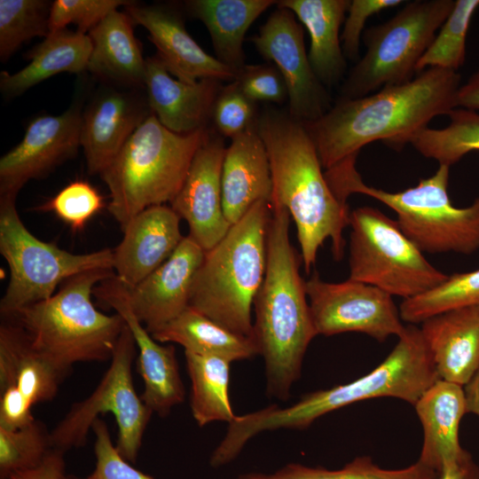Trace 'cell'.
<instances>
[{
    "mask_svg": "<svg viewBox=\"0 0 479 479\" xmlns=\"http://www.w3.org/2000/svg\"><path fill=\"white\" fill-rule=\"evenodd\" d=\"M460 85L458 72L427 68L407 82L339 98L319 119L304 125L326 170L374 141L402 148L409 136L457 107Z\"/></svg>",
    "mask_w": 479,
    "mask_h": 479,
    "instance_id": "cell-1",
    "label": "cell"
},
{
    "mask_svg": "<svg viewBox=\"0 0 479 479\" xmlns=\"http://www.w3.org/2000/svg\"><path fill=\"white\" fill-rule=\"evenodd\" d=\"M256 129L271 166V202L285 207L294 219L305 271L309 272L316 263L327 239L334 259L341 260L342 232L349 226L350 211L331 189L304 123L271 109L256 119Z\"/></svg>",
    "mask_w": 479,
    "mask_h": 479,
    "instance_id": "cell-2",
    "label": "cell"
},
{
    "mask_svg": "<svg viewBox=\"0 0 479 479\" xmlns=\"http://www.w3.org/2000/svg\"><path fill=\"white\" fill-rule=\"evenodd\" d=\"M271 204L266 240V269L255 294L254 337L265 365L266 393L287 401L291 388L302 374L306 350L318 335L305 281L300 275L302 263L289 239L290 215Z\"/></svg>",
    "mask_w": 479,
    "mask_h": 479,
    "instance_id": "cell-3",
    "label": "cell"
},
{
    "mask_svg": "<svg viewBox=\"0 0 479 479\" xmlns=\"http://www.w3.org/2000/svg\"><path fill=\"white\" fill-rule=\"evenodd\" d=\"M420 328L405 326L388 357L367 374L346 384L310 392L286 407L271 404L237 416L228 427L237 448L259 433L279 428L304 429L321 416L359 401L395 397L412 405L439 380Z\"/></svg>",
    "mask_w": 479,
    "mask_h": 479,
    "instance_id": "cell-4",
    "label": "cell"
},
{
    "mask_svg": "<svg viewBox=\"0 0 479 479\" xmlns=\"http://www.w3.org/2000/svg\"><path fill=\"white\" fill-rule=\"evenodd\" d=\"M113 271L74 276L49 299L3 319L19 326L35 349L67 374L77 363L111 360L125 322L118 313L97 310L91 295L100 282L114 275Z\"/></svg>",
    "mask_w": 479,
    "mask_h": 479,
    "instance_id": "cell-5",
    "label": "cell"
},
{
    "mask_svg": "<svg viewBox=\"0 0 479 479\" xmlns=\"http://www.w3.org/2000/svg\"><path fill=\"white\" fill-rule=\"evenodd\" d=\"M350 156L326 170L334 194L343 202L352 193L373 198L390 208L403 233L422 253L471 255L479 249V197L466 208L455 207L449 197L450 167L439 165L415 186L390 192L367 185Z\"/></svg>",
    "mask_w": 479,
    "mask_h": 479,
    "instance_id": "cell-6",
    "label": "cell"
},
{
    "mask_svg": "<svg viewBox=\"0 0 479 479\" xmlns=\"http://www.w3.org/2000/svg\"><path fill=\"white\" fill-rule=\"evenodd\" d=\"M271 204L259 200L205 251L195 274L189 307L245 336H254L251 309L266 269Z\"/></svg>",
    "mask_w": 479,
    "mask_h": 479,
    "instance_id": "cell-7",
    "label": "cell"
},
{
    "mask_svg": "<svg viewBox=\"0 0 479 479\" xmlns=\"http://www.w3.org/2000/svg\"><path fill=\"white\" fill-rule=\"evenodd\" d=\"M201 129L177 134L151 114L99 174L110 192L108 212L122 230L142 210L171 202L208 137Z\"/></svg>",
    "mask_w": 479,
    "mask_h": 479,
    "instance_id": "cell-8",
    "label": "cell"
},
{
    "mask_svg": "<svg viewBox=\"0 0 479 479\" xmlns=\"http://www.w3.org/2000/svg\"><path fill=\"white\" fill-rule=\"evenodd\" d=\"M16 198L0 196V253L10 279L0 301L3 318L49 299L60 283L97 269L114 270V249L74 254L41 240L23 224Z\"/></svg>",
    "mask_w": 479,
    "mask_h": 479,
    "instance_id": "cell-9",
    "label": "cell"
},
{
    "mask_svg": "<svg viewBox=\"0 0 479 479\" xmlns=\"http://www.w3.org/2000/svg\"><path fill=\"white\" fill-rule=\"evenodd\" d=\"M455 4L454 0L409 1L391 19L365 30V52L341 88V98H356L412 80L418 61Z\"/></svg>",
    "mask_w": 479,
    "mask_h": 479,
    "instance_id": "cell-10",
    "label": "cell"
},
{
    "mask_svg": "<svg viewBox=\"0 0 479 479\" xmlns=\"http://www.w3.org/2000/svg\"><path fill=\"white\" fill-rule=\"evenodd\" d=\"M349 226V279L407 300L448 278L428 262L396 220L378 208L365 206L350 211Z\"/></svg>",
    "mask_w": 479,
    "mask_h": 479,
    "instance_id": "cell-11",
    "label": "cell"
},
{
    "mask_svg": "<svg viewBox=\"0 0 479 479\" xmlns=\"http://www.w3.org/2000/svg\"><path fill=\"white\" fill-rule=\"evenodd\" d=\"M136 352L134 337L125 324L98 385L89 397L73 404L50 431L52 448L66 452L83 446L99 415L111 412L118 427L116 449L127 461L136 462L153 414L134 388L132 364Z\"/></svg>",
    "mask_w": 479,
    "mask_h": 479,
    "instance_id": "cell-12",
    "label": "cell"
},
{
    "mask_svg": "<svg viewBox=\"0 0 479 479\" xmlns=\"http://www.w3.org/2000/svg\"><path fill=\"white\" fill-rule=\"evenodd\" d=\"M305 289L317 334L357 332L384 342L405 329L392 296L373 286L350 279L326 282L314 273Z\"/></svg>",
    "mask_w": 479,
    "mask_h": 479,
    "instance_id": "cell-13",
    "label": "cell"
},
{
    "mask_svg": "<svg viewBox=\"0 0 479 479\" xmlns=\"http://www.w3.org/2000/svg\"><path fill=\"white\" fill-rule=\"evenodd\" d=\"M84 89L82 84L70 106L61 114L34 118L22 140L1 157L0 196L17 197L29 180L45 177L77 153Z\"/></svg>",
    "mask_w": 479,
    "mask_h": 479,
    "instance_id": "cell-14",
    "label": "cell"
},
{
    "mask_svg": "<svg viewBox=\"0 0 479 479\" xmlns=\"http://www.w3.org/2000/svg\"><path fill=\"white\" fill-rule=\"evenodd\" d=\"M258 52L271 61L287 87L288 114L309 123L331 107L326 86L316 76L305 50L303 29L292 11L279 6L250 38Z\"/></svg>",
    "mask_w": 479,
    "mask_h": 479,
    "instance_id": "cell-15",
    "label": "cell"
},
{
    "mask_svg": "<svg viewBox=\"0 0 479 479\" xmlns=\"http://www.w3.org/2000/svg\"><path fill=\"white\" fill-rule=\"evenodd\" d=\"M93 294L124 319L138 353L137 371L144 383L140 397L153 413L166 417L185 397L175 347L161 345L153 338L132 311L127 287L115 274L100 282L94 288Z\"/></svg>",
    "mask_w": 479,
    "mask_h": 479,
    "instance_id": "cell-16",
    "label": "cell"
},
{
    "mask_svg": "<svg viewBox=\"0 0 479 479\" xmlns=\"http://www.w3.org/2000/svg\"><path fill=\"white\" fill-rule=\"evenodd\" d=\"M141 90L102 83L84 107L81 146L90 175H99L152 114Z\"/></svg>",
    "mask_w": 479,
    "mask_h": 479,
    "instance_id": "cell-17",
    "label": "cell"
},
{
    "mask_svg": "<svg viewBox=\"0 0 479 479\" xmlns=\"http://www.w3.org/2000/svg\"><path fill=\"white\" fill-rule=\"evenodd\" d=\"M226 147L210 134L196 152L185 182L170 207L189 227L188 236L204 251L228 232L222 200V168Z\"/></svg>",
    "mask_w": 479,
    "mask_h": 479,
    "instance_id": "cell-18",
    "label": "cell"
},
{
    "mask_svg": "<svg viewBox=\"0 0 479 479\" xmlns=\"http://www.w3.org/2000/svg\"><path fill=\"white\" fill-rule=\"evenodd\" d=\"M134 24L144 27L157 49V57L177 80L194 83L202 79L233 82L237 71L206 52L185 29L182 16L166 5L125 6Z\"/></svg>",
    "mask_w": 479,
    "mask_h": 479,
    "instance_id": "cell-19",
    "label": "cell"
},
{
    "mask_svg": "<svg viewBox=\"0 0 479 479\" xmlns=\"http://www.w3.org/2000/svg\"><path fill=\"white\" fill-rule=\"evenodd\" d=\"M205 251L189 236L156 270L132 288L128 299L137 319L151 333L188 306L192 282Z\"/></svg>",
    "mask_w": 479,
    "mask_h": 479,
    "instance_id": "cell-20",
    "label": "cell"
},
{
    "mask_svg": "<svg viewBox=\"0 0 479 479\" xmlns=\"http://www.w3.org/2000/svg\"><path fill=\"white\" fill-rule=\"evenodd\" d=\"M180 219L171 207L156 205L137 214L122 229L113 267L127 288L137 286L177 249L184 239Z\"/></svg>",
    "mask_w": 479,
    "mask_h": 479,
    "instance_id": "cell-21",
    "label": "cell"
},
{
    "mask_svg": "<svg viewBox=\"0 0 479 479\" xmlns=\"http://www.w3.org/2000/svg\"><path fill=\"white\" fill-rule=\"evenodd\" d=\"M145 59V92L152 114L165 128L177 134L205 129L221 90L220 81L185 82L172 78L157 56Z\"/></svg>",
    "mask_w": 479,
    "mask_h": 479,
    "instance_id": "cell-22",
    "label": "cell"
},
{
    "mask_svg": "<svg viewBox=\"0 0 479 479\" xmlns=\"http://www.w3.org/2000/svg\"><path fill=\"white\" fill-rule=\"evenodd\" d=\"M222 200L231 225L259 200L271 202L272 178L267 151L256 122L232 138L222 168Z\"/></svg>",
    "mask_w": 479,
    "mask_h": 479,
    "instance_id": "cell-23",
    "label": "cell"
},
{
    "mask_svg": "<svg viewBox=\"0 0 479 479\" xmlns=\"http://www.w3.org/2000/svg\"><path fill=\"white\" fill-rule=\"evenodd\" d=\"M420 328L439 378L466 386L479 370V305L435 315Z\"/></svg>",
    "mask_w": 479,
    "mask_h": 479,
    "instance_id": "cell-24",
    "label": "cell"
},
{
    "mask_svg": "<svg viewBox=\"0 0 479 479\" xmlns=\"http://www.w3.org/2000/svg\"><path fill=\"white\" fill-rule=\"evenodd\" d=\"M423 429L418 461L438 472L465 452L459 441V423L467 413L462 386L439 379L413 405Z\"/></svg>",
    "mask_w": 479,
    "mask_h": 479,
    "instance_id": "cell-25",
    "label": "cell"
},
{
    "mask_svg": "<svg viewBox=\"0 0 479 479\" xmlns=\"http://www.w3.org/2000/svg\"><path fill=\"white\" fill-rule=\"evenodd\" d=\"M126 12L115 10L89 33L92 51L87 71L102 83L145 89L146 59Z\"/></svg>",
    "mask_w": 479,
    "mask_h": 479,
    "instance_id": "cell-26",
    "label": "cell"
},
{
    "mask_svg": "<svg viewBox=\"0 0 479 479\" xmlns=\"http://www.w3.org/2000/svg\"><path fill=\"white\" fill-rule=\"evenodd\" d=\"M67 376L33 348L19 326L4 319L0 326V389L16 387L34 406L54 399Z\"/></svg>",
    "mask_w": 479,
    "mask_h": 479,
    "instance_id": "cell-27",
    "label": "cell"
},
{
    "mask_svg": "<svg viewBox=\"0 0 479 479\" xmlns=\"http://www.w3.org/2000/svg\"><path fill=\"white\" fill-rule=\"evenodd\" d=\"M349 3L350 0H283L277 4L292 11L306 27L310 39L309 60L325 86L336 84L345 73L340 28Z\"/></svg>",
    "mask_w": 479,
    "mask_h": 479,
    "instance_id": "cell-28",
    "label": "cell"
},
{
    "mask_svg": "<svg viewBox=\"0 0 479 479\" xmlns=\"http://www.w3.org/2000/svg\"><path fill=\"white\" fill-rule=\"evenodd\" d=\"M92 51L88 34L64 28L48 35L29 51L30 61L20 71L0 74V90L5 98L18 97L31 87L63 72L81 75L87 71Z\"/></svg>",
    "mask_w": 479,
    "mask_h": 479,
    "instance_id": "cell-29",
    "label": "cell"
},
{
    "mask_svg": "<svg viewBox=\"0 0 479 479\" xmlns=\"http://www.w3.org/2000/svg\"><path fill=\"white\" fill-rule=\"evenodd\" d=\"M273 0H192L187 10L208 30L217 59L237 72L245 66L242 45L252 23Z\"/></svg>",
    "mask_w": 479,
    "mask_h": 479,
    "instance_id": "cell-30",
    "label": "cell"
},
{
    "mask_svg": "<svg viewBox=\"0 0 479 479\" xmlns=\"http://www.w3.org/2000/svg\"><path fill=\"white\" fill-rule=\"evenodd\" d=\"M158 342H174L185 351L234 362L260 355L254 336L233 333L191 307L150 333Z\"/></svg>",
    "mask_w": 479,
    "mask_h": 479,
    "instance_id": "cell-31",
    "label": "cell"
},
{
    "mask_svg": "<svg viewBox=\"0 0 479 479\" xmlns=\"http://www.w3.org/2000/svg\"><path fill=\"white\" fill-rule=\"evenodd\" d=\"M192 383L191 410L200 427L213 421L232 422L236 415L229 399L231 362L209 355L185 351Z\"/></svg>",
    "mask_w": 479,
    "mask_h": 479,
    "instance_id": "cell-32",
    "label": "cell"
},
{
    "mask_svg": "<svg viewBox=\"0 0 479 479\" xmlns=\"http://www.w3.org/2000/svg\"><path fill=\"white\" fill-rule=\"evenodd\" d=\"M447 115L450 122L445 128L428 126L409 136L404 144L412 145L421 155L439 165L451 167L466 154L479 151V113L456 107Z\"/></svg>",
    "mask_w": 479,
    "mask_h": 479,
    "instance_id": "cell-33",
    "label": "cell"
},
{
    "mask_svg": "<svg viewBox=\"0 0 479 479\" xmlns=\"http://www.w3.org/2000/svg\"><path fill=\"white\" fill-rule=\"evenodd\" d=\"M441 475L420 461L399 469H386L368 456H360L336 470L290 463L274 473H247L237 479H439Z\"/></svg>",
    "mask_w": 479,
    "mask_h": 479,
    "instance_id": "cell-34",
    "label": "cell"
},
{
    "mask_svg": "<svg viewBox=\"0 0 479 479\" xmlns=\"http://www.w3.org/2000/svg\"><path fill=\"white\" fill-rule=\"evenodd\" d=\"M476 305H479V269L448 275L436 287L403 300L399 311L403 321L416 325L448 310Z\"/></svg>",
    "mask_w": 479,
    "mask_h": 479,
    "instance_id": "cell-35",
    "label": "cell"
},
{
    "mask_svg": "<svg viewBox=\"0 0 479 479\" xmlns=\"http://www.w3.org/2000/svg\"><path fill=\"white\" fill-rule=\"evenodd\" d=\"M479 0H456L433 42L418 61L416 72L438 67L458 72L466 59V42Z\"/></svg>",
    "mask_w": 479,
    "mask_h": 479,
    "instance_id": "cell-36",
    "label": "cell"
},
{
    "mask_svg": "<svg viewBox=\"0 0 479 479\" xmlns=\"http://www.w3.org/2000/svg\"><path fill=\"white\" fill-rule=\"evenodd\" d=\"M45 0H0V59L6 62L35 36H48L51 7Z\"/></svg>",
    "mask_w": 479,
    "mask_h": 479,
    "instance_id": "cell-37",
    "label": "cell"
},
{
    "mask_svg": "<svg viewBox=\"0 0 479 479\" xmlns=\"http://www.w3.org/2000/svg\"><path fill=\"white\" fill-rule=\"evenodd\" d=\"M51 449L50 431L40 420L16 430L0 428V479L38 467Z\"/></svg>",
    "mask_w": 479,
    "mask_h": 479,
    "instance_id": "cell-38",
    "label": "cell"
},
{
    "mask_svg": "<svg viewBox=\"0 0 479 479\" xmlns=\"http://www.w3.org/2000/svg\"><path fill=\"white\" fill-rule=\"evenodd\" d=\"M104 207L99 192L88 182L74 181L38 208L53 212L73 230H81Z\"/></svg>",
    "mask_w": 479,
    "mask_h": 479,
    "instance_id": "cell-39",
    "label": "cell"
},
{
    "mask_svg": "<svg viewBox=\"0 0 479 479\" xmlns=\"http://www.w3.org/2000/svg\"><path fill=\"white\" fill-rule=\"evenodd\" d=\"M133 1L125 0H55L49 16L50 34L76 25V30L89 33L110 12Z\"/></svg>",
    "mask_w": 479,
    "mask_h": 479,
    "instance_id": "cell-40",
    "label": "cell"
},
{
    "mask_svg": "<svg viewBox=\"0 0 479 479\" xmlns=\"http://www.w3.org/2000/svg\"><path fill=\"white\" fill-rule=\"evenodd\" d=\"M255 102L246 97L233 81L221 89L212 116L218 131L233 138L256 122Z\"/></svg>",
    "mask_w": 479,
    "mask_h": 479,
    "instance_id": "cell-41",
    "label": "cell"
},
{
    "mask_svg": "<svg viewBox=\"0 0 479 479\" xmlns=\"http://www.w3.org/2000/svg\"><path fill=\"white\" fill-rule=\"evenodd\" d=\"M95 436L94 470L85 479H153L133 467L117 451L106 423L98 418L92 426Z\"/></svg>",
    "mask_w": 479,
    "mask_h": 479,
    "instance_id": "cell-42",
    "label": "cell"
},
{
    "mask_svg": "<svg viewBox=\"0 0 479 479\" xmlns=\"http://www.w3.org/2000/svg\"><path fill=\"white\" fill-rule=\"evenodd\" d=\"M250 100L282 103L287 98L285 81L275 66L245 65L234 80Z\"/></svg>",
    "mask_w": 479,
    "mask_h": 479,
    "instance_id": "cell-43",
    "label": "cell"
},
{
    "mask_svg": "<svg viewBox=\"0 0 479 479\" xmlns=\"http://www.w3.org/2000/svg\"><path fill=\"white\" fill-rule=\"evenodd\" d=\"M402 0H352L348 8L341 35L345 57L356 60L359 56L361 35L366 20L384 9L402 4Z\"/></svg>",
    "mask_w": 479,
    "mask_h": 479,
    "instance_id": "cell-44",
    "label": "cell"
},
{
    "mask_svg": "<svg viewBox=\"0 0 479 479\" xmlns=\"http://www.w3.org/2000/svg\"><path fill=\"white\" fill-rule=\"evenodd\" d=\"M32 408L16 387L0 389V428L16 430L30 424L35 420Z\"/></svg>",
    "mask_w": 479,
    "mask_h": 479,
    "instance_id": "cell-45",
    "label": "cell"
},
{
    "mask_svg": "<svg viewBox=\"0 0 479 479\" xmlns=\"http://www.w3.org/2000/svg\"><path fill=\"white\" fill-rule=\"evenodd\" d=\"M64 454L52 448L38 467L17 472L9 479H66Z\"/></svg>",
    "mask_w": 479,
    "mask_h": 479,
    "instance_id": "cell-46",
    "label": "cell"
},
{
    "mask_svg": "<svg viewBox=\"0 0 479 479\" xmlns=\"http://www.w3.org/2000/svg\"><path fill=\"white\" fill-rule=\"evenodd\" d=\"M439 479H479V467L465 451L454 464L443 470Z\"/></svg>",
    "mask_w": 479,
    "mask_h": 479,
    "instance_id": "cell-47",
    "label": "cell"
},
{
    "mask_svg": "<svg viewBox=\"0 0 479 479\" xmlns=\"http://www.w3.org/2000/svg\"><path fill=\"white\" fill-rule=\"evenodd\" d=\"M457 107L479 111V68L461 83L457 95Z\"/></svg>",
    "mask_w": 479,
    "mask_h": 479,
    "instance_id": "cell-48",
    "label": "cell"
},
{
    "mask_svg": "<svg viewBox=\"0 0 479 479\" xmlns=\"http://www.w3.org/2000/svg\"><path fill=\"white\" fill-rule=\"evenodd\" d=\"M467 413L471 412L479 417V370L466 385Z\"/></svg>",
    "mask_w": 479,
    "mask_h": 479,
    "instance_id": "cell-49",
    "label": "cell"
},
{
    "mask_svg": "<svg viewBox=\"0 0 479 479\" xmlns=\"http://www.w3.org/2000/svg\"><path fill=\"white\" fill-rule=\"evenodd\" d=\"M66 479H81V478H79V477H77V476H75V475H67ZM84 479H85V478H84Z\"/></svg>",
    "mask_w": 479,
    "mask_h": 479,
    "instance_id": "cell-50",
    "label": "cell"
}]
</instances>
